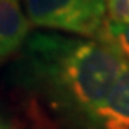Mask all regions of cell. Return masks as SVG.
Returning a JSON list of instances; mask_svg holds the SVG:
<instances>
[{
	"label": "cell",
	"mask_w": 129,
	"mask_h": 129,
	"mask_svg": "<svg viewBox=\"0 0 129 129\" xmlns=\"http://www.w3.org/2000/svg\"><path fill=\"white\" fill-rule=\"evenodd\" d=\"M30 82L60 112L83 118L111 90L126 63L98 39L36 35L27 45Z\"/></svg>",
	"instance_id": "obj_1"
},
{
	"label": "cell",
	"mask_w": 129,
	"mask_h": 129,
	"mask_svg": "<svg viewBox=\"0 0 129 129\" xmlns=\"http://www.w3.org/2000/svg\"><path fill=\"white\" fill-rule=\"evenodd\" d=\"M30 24L96 39L108 20L106 0H24Z\"/></svg>",
	"instance_id": "obj_2"
},
{
	"label": "cell",
	"mask_w": 129,
	"mask_h": 129,
	"mask_svg": "<svg viewBox=\"0 0 129 129\" xmlns=\"http://www.w3.org/2000/svg\"><path fill=\"white\" fill-rule=\"evenodd\" d=\"M85 129H129V64L123 66L103 101L82 118Z\"/></svg>",
	"instance_id": "obj_3"
},
{
	"label": "cell",
	"mask_w": 129,
	"mask_h": 129,
	"mask_svg": "<svg viewBox=\"0 0 129 129\" xmlns=\"http://www.w3.org/2000/svg\"><path fill=\"white\" fill-rule=\"evenodd\" d=\"M30 22L19 0H0V59L13 55L29 36Z\"/></svg>",
	"instance_id": "obj_4"
},
{
	"label": "cell",
	"mask_w": 129,
	"mask_h": 129,
	"mask_svg": "<svg viewBox=\"0 0 129 129\" xmlns=\"http://www.w3.org/2000/svg\"><path fill=\"white\" fill-rule=\"evenodd\" d=\"M96 39L111 46L129 64V23H118L108 19Z\"/></svg>",
	"instance_id": "obj_5"
},
{
	"label": "cell",
	"mask_w": 129,
	"mask_h": 129,
	"mask_svg": "<svg viewBox=\"0 0 129 129\" xmlns=\"http://www.w3.org/2000/svg\"><path fill=\"white\" fill-rule=\"evenodd\" d=\"M108 19L118 23H129V0H106Z\"/></svg>",
	"instance_id": "obj_6"
},
{
	"label": "cell",
	"mask_w": 129,
	"mask_h": 129,
	"mask_svg": "<svg viewBox=\"0 0 129 129\" xmlns=\"http://www.w3.org/2000/svg\"><path fill=\"white\" fill-rule=\"evenodd\" d=\"M0 129H7V126H6L5 120L2 119V116H0Z\"/></svg>",
	"instance_id": "obj_7"
}]
</instances>
